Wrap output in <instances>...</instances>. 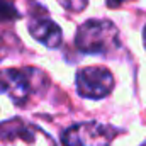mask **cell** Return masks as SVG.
<instances>
[{"label": "cell", "mask_w": 146, "mask_h": 146, "mask_svg": "<svg viewBox=\"0 0 146 146\" xmlns=\"http://www.w3.org/2000/svg\"><path fill=\"white\" fill-rule=\"evenodd\" d=\"M114 88V76L104 66H85L76 72V90L82 97L99 100Z\"/></svg>", "instance_id": "cell-5"}, {"label": "cell", "mask_w": 146, "mask_h": 146, "mask_svg": "<svg viewBox=\"0 0 146 146\" xmlns=\"http://www.w3.org/2000/svg\"><path fill=\"white\" fill-rule=\"evenodd\" d=\"M124 2H127V0H106L107 7H110V9H117V7H121Z\"/></svg>", "instance_id": "cell-9"}, {"label": "cell", "mask_w": 146, "mask_h": 146, "mask_svg": "<svg viewBox=\"0 0 146 146\" xmlns=\"http://www.w3.org/2000/svg\"><path fill=\"white\" fill-rule=\"evenodd\" d=\"M143 41H145V48H146V26H145V33H143Z\"/></svg>", "instance_id": "cell-10"}, {"label": "cell", "mask_w": 146, "mask_h": 146, "mask_svg": "<svg viewBox=\"0 0 146 146\" xmlns=\"http://www.w3.org/2000/svg\"><path fill=\"white\" fill-rule=\"evenodd\" d=\"M19 10L15 9L14 0H0V21H15Z\"/></svg>", "instance_id": "cell-7"}, {"label": "cell", "mask_w": 146, "mask_h": 146, "mask_svg": "<svg viewBox=\"0 0 146 146\" xmlns=\"http://www.w3.org/2000/svg\"><path fill=\"white\" fill-rule=\"evenodd\" d=\"M75 44L87 54H109L119 48V31L110 21L90 19L78 27Z\"/></svg>", "instance_id": "cell-1"}, {"label": "cell", "mask_w": 146, "mask_h": 146, "mask_svg": "<svg viewBox=\"0 0 146 146\" xmlns=\"http://www.w3.org/2000/svg\"><path fill=\"white\" fill-rule=\"evenodd\" d=\"M115 131L97 121L75 124L63 133V146H109Z\"/></svg>", "instance_id": "cell-4"}, {"label": "cell", "mask_w": 146, "mask_h": 146, "mask_svg": "<svg viewBox=\"0 0 146 146\" xmlns=\"http://www.w3.org/2000/svg\"><path fill=\"white\" fill-rule=\"evenodd\" d=\"M41 80L46 76L37 68H5L0 70V92L21 107L34 94H39Z\"/></svg>", "instance_id": "cell-2"}, {"label": "cell", "mask_w": 146, "mask_h": 146, "mask_svg": "<svg viewBox=\"0 0 146 146\" xmlns=\"http://www.w3.org/2000/svg\"><path fill=\"white\" fill-rule=\"evenodd\" d=\"M29 33L36 41H39L41 44H44L49 49H54L61 44L63 41V34L61 29L56 22H53L48 17L42 15H33L29 21Z\"/></svg>", "instance_id": "cell-6"}, {"label": "cell", "mask_w": 146, "mask_h": 146, "mask_svg": "<svg viewBox=\"0 0 146 146\" xmlns=\"http://www.w3.org/2000/svg\"><path fill=\"white\" fill-rule=\"evenodd\" d=\"M0 146H56L54 139L21 117L0 122Z\"/></svg>", "instance_id": "cell-3"}, {"label": "cell", "mask_w": 146, "mask_h": 146, "mask_svg": "<svg viewBox=\"0 0 146 146\" xmlns=\"http://www.w3.org/2000/svg\"><path fill=\"white\" fill-rule=\"evenodd\" d=\"M58 2L70 12H82L87 7V0H58Z\"/></svg>", "instance_id": "cell-8"}]
</instances>
